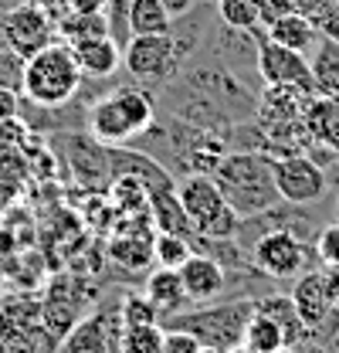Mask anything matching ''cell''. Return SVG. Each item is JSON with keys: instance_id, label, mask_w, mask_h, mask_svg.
I'll return each instance as SVG.
<instances>
[{"instance_id": "cell-3", "label": "cell", "mask_w": 339, "mask_h": 353, "mask_svg": "<svg viewBox=\"0 0 339 353\" xmlns=\"http://www.w3.org/2000/svg\"><path fill=\"white\" fill-rule=\"evenodd\" d=\"M85 75L75 61L72 44L51 41L24 61V99L34 105H65L79 95Z\"/></svg>"}, {"instance_id": "cell-10", "label": "cell", "mask_w": 339, "mask_h": 353, "mask_svg": "<svg viewBox=\"0 0 339 353\" xmlns=\"http://www.w3.org/2000/svg\"><path fill=\"white\" fill-rule=\"evenodd\" d=\"M123 326L126 323L119 316V303L109 309H92L65 333L58 353H123Z\"/></svg>"}, {"instance_id": "cell-34", "label": "cell", "mask_w": 339, "mask_h": 353, "mask_svg": "<svg viewBox=\"0 0 339 353\" xmlns=\"http://www.w3.org/2000/svg\"><path fill=\"white\" fill-rule=\"evenodd\" d=\"M258 3V17H261V28H268L271 21H278V17H285V14H292L296 7H292V0H254Z\"/></svg>"}, {"instance_id": "cell-37", "label": "cell", "mask_w": 339, "mask_h": 353, "mask_svg": "<svg viewBox=\"0 0 339 353\" xmlns=\"http://www.w3.org/2000/svg\"><path fill=\"white\" fill-rule=\"evenodd\" d=\"M329 3H333V0H292V7H296L302 17H309V21H316V17H319Z\"/></svg>"}, {"instance_id": "cell-39", "label": "cell", "mask_w": 339, "mask_h": 353, "mask_svg": "<svg viewBox=\"0 0 339 353\" xmlns=\"http://www.w3.org/2000/svg\"><path fill=\"white\" fill-rule=\"evenodd\" d=\"M72 3V10H79V14H102L105 10V0H68Z\"/></svg>"}, {"instance_id": "cell-35", "label": "cell", "mask_w": 339, "mask_h": 353, "mask_svg": "<svg viewBox=\"0 0 339 353\" xmlns=\"http://www.w3.org/2000/svg\"><path fill=\"white\" fill-rule=\"evenodd\" d=\"M312 24H316V31H319L322 38H333V41H339V0H333V3H329V7H326V10H322V14L312 21Z\"/></svg>"}, {"instance_id": "cell-41", "label": "cell", "mask_w": 339, "mask_h": 353, "mask_svg": "<svg viewBox=\"0 0 339 353\" xmlns=\"http://www.w3.org/2000/svg\"><path fill=\"white\" fill-rule=\"evenodd\" d=\"M197 353H220V350H214V347H197Z\"/></svg>"}, {"instance_id": "cell-32", "label": "cell", "mask_w": 339, "mask_h": 353, "mask_svg": "<svg viewBox=\"0 0 339 353\" xmlns=\"http://www.w3.org/2000/svg\"><path fill=\"white\" fill-rule=\"evenodd\" d=\"M316 259L322 265H339V221L316 234Z\"/></svg>"}, {"instance_id": "cell-19", "label": "cell", "mask_w": 339, "mask_h": 353, "mask_svg": "<svg viewBox=\"0 0 339 353\" xmlns=\"http://www.w3.org/2000/svg\"><path fill=\"white\" fill-rule=\"evenodd\" d=\"M309 65H312L316 92L319 95H336L339 99V41L319 34L316 48L309 51Z\"/></svg>"}, {"instance_id": "cell-2", "label": "cell", "mask_w": 339, "mask_h": 353, "mask_svg": "<svg viewBox=\"0 0 339 353\" xmlns=\"http://www.w3.org/2000/svg\"><path fill=\"white\" fill-rule=\"evenodd\" d=\"M211 176L238 218L261 214L282 201L271 176V157L265 150H227Z\"/></svg>"}, {"instance_id": "cell-18", "label": "cell", "mask_w": 339, "mask_h": 353, "mask_svg": "<svg viewBox=\"0 0 339 353\" xmlns=\"http://www.w3.org/2000/svg\"><path fill=\"white\" fill-rule=\"evenodd\" d=\"M265 38L282 44V48H292V51L309 54V51L316 48V41H319V31H316V24H312L309 17H302L298 10H292V14L271 21V24L265 28Z\"/></svg>"}, {"instance_id": "cell-42", "label": "cell", "mask_w": 339, "mask_h": 353, "mask_svg": "<svg viewBox=\"0 0 339 353\" xmlns=\"http://www.w3.org/2000/svg\"><path fill=\"white\" fill-rule=\"evenodd\" d=\"M336 221H339V201H336Z\"/></svg>"}, {"instance_id": "cell-6", "label": "cell", "mask_w": 339, "mask_h": 353, "mask_svg": "<svg viewBox=\"0 0 339 353\" xmlns=\"http://www.w3.org/2000/svg\"><path fill=\"white\" fill-rule=\"evenodd\" d=\"M51 153L58 157V163L72 170V180L85 183L88 190H109V183L116 180L109 146H102L88 130L54 132Z\"/></svg>"}, {"instance_id": "cell-27", "label": "cell", "mask_w": 339, "mask_h": 353, "mask_svg": "<svg viewBox=\"0 0 339 353\" xmlns=\"http://www.w3.org/2000/svg\"><path fill=\"white\" fill-rule=\"evenodd\" d=\"M190 255H194L190 238L156 231V238H153V259H156V265H160V268H180V265L187 262Z\"/></svg>"}, {"instance_id": "cell-36", "label": "cell", "mask_w": 339, "mask_h": 353, "mask_svg": "<svg viewBox=\"0 0 339 353\" xmlns=\"http://www.w3.org/2000/svg\"><path fill=\"white\" fill-rule=\"evenodd\" d=\"M17 105H21V95L10 92V88H0V123L14 119L17 116Z\"/></svg>"}, {"instance_id": "cell-30", "label": "cell", "mask_w": 339, "mask_h": 353, "mask_svg": "<svg viewBox=\"0 0 339 353\" xmlns=\"http://www.w3.org/2000/svg\"><path fill=\"white\" fill-rule=\"evenodd\" d=\"M24 61L17 51L10 48H0V88H10V92H24Z\"/></svg>"}, {"instance_id": "cell-14", "label": "cell", "mask_w": 339, "mask_h": 353, "mask_svg": "<svg viewBox=\"0 0 339 353\" xmlns=\"http://www.w3.org/2000/svg\"><path fill=\"white\" fill-rule=\"evenodd\" d=\"M176 272H180V282H183L190 303H201V306H204V303H214V299L224 296V289H227V272H224L220 262H214L211 255L194 252Z\"/></svg>"}, {"instance_id": "cell-13", "label": "cell", "mask_w": 339, "mask_h": 353, "mask_svg": "<svg viewBox=\"0 0 339 353\" xmlns=\"http://www.w3.org/2000/svg\"><path fill=\"white\" fill-rule=\"evenodd\" d=\"M217 21L220 17H217L214 0H204V3H197V7H190V10H183L170 21V41H173V54H176V68H183L190 58H197L207 48Z\"/></svg>"}, {"instance_id": "cell-8", "label": "cell", "mask_w": 339, "mask_h": 353, "mask_svg": "<svg viewBox=\"0 0 339 353\" xmlns=\"http://www.w3.org/2000/svg\"><path fill=\"white\" fill-rule=\"evenodd\" d=\"M123 68L143 88H150L156 95L180 72L170 34H132L129 44L123 48Z\"/></svg>"}, {"instance_id": "cell-24", "label": "cell", "mask_w": 339, "mask_h": 353, "mask_svg": "<svg viewBox=\"0 0 339 353\" xmlns=\"http://www.w3.org/2000/svg\"><path fill=\"white\" fill-rule=\"evenodd\" d=\"M170 14L163 0H132L129 7V31L132 34H170Z\"/></svg>"}, {"instance_id": "cell-31", "label": "cell", "mask_w": 339, "mask_h": 353, "mask_svg": "<svg viewBox=\"0 0 339 353\" xmlns=\"http://www.w3.org/2000/svg\"><path fill=\"white\" fill-rule=\"evenodd\" d=\"M119 316H123L126 326H132V323H160V312L153 309V303L146 296H136V292L119 299Z\"/></svg>"}, {"instance_id": "cell-40", "label": "cell", "mask_w": 339, "mask_h": 353, "mask_svg": "<svg viewBox=\"0 0 339 353\" xmlns=\"http://www.w3.org/2000/svg\"><path fill=\"white\" fill-rule=\"evenodd\" d=\"M197 3H204V0H163V7H167L173 17L183 14V10H190V7H197Z\"/></svg>"}, {"instance_id": "cell-26", "label": "cell", "mask_w": 339, "mask_h": 353, "mask_svg": "<svg viewBox=\"0 0 339 353\" xmlns=\"http://www.w3.org/2000/svg\"><path fill=\"white\" fill-rule=\"evenodd\" d=\"M220 24L238 28V31H261V17H258V3L254 0H214Z\"/></svg>"}, {"instance_id": "cell-28", "label": "cell", "mask_w": 339, "mask_h": 353, "mask_svg": "<svg viewBox=\"0 0 339 353\" xmlns=\"http://www.w3.org/2000/svg\"><path fill=\"white\" fill-rule=\"evenodd\" d=\"M123 353H163V330H160V323L123 326Z\"/></svg>"}, {"instance_id": "cell-4", "label": "cell", "mask_w": 339, "mask_h": 353, "mask_svg": "<svg viewBox=\"0 0 339 353\" xmlns=\"http://www.w3.org/2000/svg\"><path fill=\"white\" fill-rule=\"evenodd\" d=\"M251 316H254V299H227L220 306H207L204 303V309L170 316V330L190 333L201 347L231 353L245 343V330H248Z\"/></svg>"}, {"instance_id": "cell-20", "label": "cell", "mask_w": 339, "mask_h": 353, "mask_svg": "<svg viewBox=\"0 0 339 353\" xmlns=\"http://www.w3.org/2000/svg\"><path fill=\"white\" fill-rule=\"evenodd\" d=\"M254 309H258V312H268V316L282 326V333H285V350H296L298 343L309 336V330H305V323L298 319V312H296V306H292L289 296H265V299H254Z\"/></svg>"}, {"instance_id": "cell-15", "label": "cell", "mask_w": 339, "mask_h": 353, "mask_svg": "<svg viewBox=\"0 0 339 353\" xmlns=\"http://www.w3.org/2000/svg\"><path fill=\"white\" fill-rule=\"evenodd\" d=\"M289 299H292L298 319L305 323L309 333H316L329 319V312L336 309L333 299H329V289H326V275L322 272H302L296 279V289H292Z\"/></svg>"}, {"instance_id": "cell-11", "label": "cell", "mask_w": 339, "mask_h": 353, "mask_svg": "<svg viewBox=\"0 0 339 353\" xmlns=\"http://www.w3.org/2000/svg\"><path fill=\"white\" fill-rule=\"evenodd\" d=\"M51 41H58V24L51 14H44L31 0H21L3 14V44L10 51H17L21 58L38 54Z\"/></svg>"}, {"instance_id": "cell-7", "label": "cell", "mask_w": 339, "mask_h": 353, "mask_svg": "<svg viewBox=\"0 0 339 353\" xmlns=\"http://www.w3.org/2000/svg\"><path fill=\"white\" fill-rule=\"evenodd\" d=\"M251 265L258 272H265L275 282H289L298 279L302 272H309V265L316 262V248L305 245V238H298L285 228L265 231L258 241L251 245Z\"/></svg>"}, {"instance_id": "cell-29", "label": "cell", "mask_w": 339, "mask_h": 353, "mask_svg": "<svg viewBox=\"0 0 339 353\" xmlns=\"http://www.w3.org/2000/svg\"><path fill=\"white\" fill-rule=\"evenodd\" d=\"M129 7H132V0H105V21H109V38L119 44V48H126L129 38H132V31H129Z\"/></svg>"}, {"instance_id": "cell-9", "label": "cell", "mask_w": 339, "mask_h": 353, "mask_svg": "<svg viewBox=\"0 0 339 353\" xmlns=\"http://www.w3.org/2000/svg\"><path fill=\"white\" fill-rule=\"evenodd\" d=\"M271 176L278 187V197L289 204H316L329 194L326 170L309 157V153H292V157H271Z\"/></svg>"}, {"instance_id": "cell-23", "label": "cell", "mask_w": 339, "mask_h": 353, "mask_svg": "<svg viewBox=\"0 0 339 353\" xmlns=\"http://www.w3.org/2000/svg\"><path fill=\"white\" fill-rule=\"evenodd\" d=\"M105 34H109L105 14H79V10H68V14L58 21V41H65V44L92 41V38H105Z\"/></svg>"}, {"instance_id": "cell-12", "label": "cell", "mask_w": 339, "mask_h": 353, "mask_svg": "<svg viewBox=\"0 0 339 353\" xmlns=\"http://www.w3.org/2000/svg\"><path fill=\"white\" fill-rule=\"evenodd\" d=\"M258 82H261V88H268V85H298V88L316 92L309 54L268 41L265 34H261V41H258Z\"/></svg>"}, {"instance_id": "cell-16", "label": "cell", "mask_w": 339, "mask_h": 353, "mask_svg": "<svg viewBox=\"0 0 339 353\" xmlns=\"http://www.w3.org/2000/svg\"><path fill=\"white\" fill-rule=\"evenodd\" d=\"M72 51H75V61H79V68H82V75L88 82H109L123 68V48L109 34L72 44Z\"/></svg>"}, {"instance_id": "cell-1", "label": "cell", "mask_w": 339, "mask_h": 353, "mask_svg": "<svg viewBox=\"0 0 339 353\" xmlns=\"http://www.w3.org/2000/svg\"><path fill=\"white\" fill-rule=\"evenodd\" d=\"M156 119V95L139 82L112 85L105 95H95L88 102L85 130L102 146H129L136 136L153 126Z\"/></svg>"}, {"instance_id": "cell-22", "label": "cell", "mask_w": 339, "mask_h": 353, "mask_svg": "<svg viewBox=\"0 0 339 353\" xmlns=\"http://www.w3.org/2000/svg\"><path fill=\"white\" fill-rule=\"evenodd\" d=\"M153 238L156 234H119L109 245V259L116 265H126V272H143L153 262Z\"/></svg>"}, {"instance_id": "cell-38", "label": "cell", "mask_w": 339, "mask_h": 353, "mask_svg": "<svg viewBox=\"0 0 339 353\" xmlns=\"http://www.w3.org/2000/svg\"><path fill=\"white\" fill-rule=\"evenodd\" d=\"M31 3H34V7H41L44 14H51V17H54V24L72 10V3H68V0H31Z\"/></svg>"}, {"instance_id": "cell-33", "label": "cell", "mask_w": 339, "mask_h": 353, "mask_svg": "<svg viewBox=\"0 0 339 353\" xmlns=\"http://www.w3.org/2000/svg\"><path fill=\"white\" fill-rule=\"evenodd\" d=\"M197 340L183 330H163V353H197Z\"/></svg>"}, {"instance_id": "cell-21", "label": "cell", "mask_w": 339, "mask_h": 353, "mask_svg": "<svg viewBox=\"0 0 339 353\" xmlns=\"http://www.w3.org/2000/svg\"><path fill=\"white\" fill-rule=\"evenodd\" d=\"M248 353H285V333L282 326L268 316V312H258L248 319V330H245V343Z\"/></svg>"}, {"instance_id": "cell-25", "label": "cell", "mask_w": 339, "mask_h": 353, "mask_svg": "<svg viewBox=\"0 0 339 353\" xmlns=\"http://www.w3.org/2000/svg\"><path fill=\"white\" fill-rule=\"evenodd\" d=\"M109 201L116 204V211H126V214L150 211V190L136 176H116L109 183Z\"/></svg>"}, {"instance_id": "cell-5", "label": "cell", "mask_w": 339, "mask_h": 353, "mask_svg": "<svg viewBox=\"0 0 339 353\" xmlns=\"http://www.w3.org/2000/svg\"><path fill=\"white\" fill-rule=\"evenodd\" d=\"M176 197H180V208H183V214L190 221L194 234H204V238H234L238 214L224 201V194L214 183L211 174L180 176L176 180Z\"/></svg>"}, {"instance_id": "cell-17", "label": "cell", "mask_w": 339, "mask_h": 353, "mask_svg": "<svg viewBox=\"0 0 339 353\" xmlns=\"http://www.w3.org/2000/svg\"><path fill=\"white\" fill-rule=\"evenodd\" d=\"M143 296L153 303V309L160 312V319L176 316L180 309L190 303L176 268H156V272H150V275L143 279Z\"/></svg>"}]
</instances>
